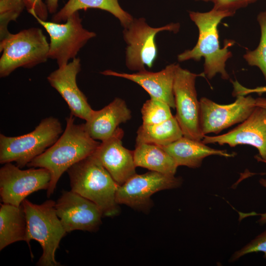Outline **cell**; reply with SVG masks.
I'll use <instances>...</instances> for the list:
<instances>
[{"label": "cell", "mask_w": 266, "mask_h": 266, "mask_svg": "<svg viewBox=\"0 0 266 266\" xmlns=\"http://www.w3.org/2000/svg\"><path fill=\"white\" fill-rule=\"evenodd\" d=\"M74 116L70 114L66 118L65 131L57 141L27 166L48 169L51 180L47 196L54 192L63 174L72 165L92 155L100 142L92 138L85 130L84 124H76Z\"/></svg>", "instance_id": "6da1fadb"}, {"label": "cell", "mask_w": 266, "mask_h": 266, "mask_svg": "<svg viewBox=\"0 0 266 266\" xmlns=\"http://www.w3.org/2000/svg\"><path fill=\"white\" fill-rule=\"evenodd\" d=\"M234 14L212 8L208 12H189L191 20L199 30V38L195 46L179 54L177 59L179 62L189 60L199 61L204 59L203 73L208 79H212L217 74L223 79H228L229 75L226 70V63L232 56L229 47L233 41H228L221 48L219 41L218 26L225 18Z\"/></svg>", "instance_id": "7a4b0ae2"}, {"label": "cell", "mask_w": 266, "mask_h": 266, "mask_svg": "<svg viewBox=\"0 0 266 266\" xmlns=\"http://www.w3.org/2000/svg\"><path fill=\"white\" fill-rule=\"evenodd\" d=\"M71 190L95 203L103 216L120 213L116 201L119 185L93 153L76 163L66 171Z\"/></svg>", "instance_id": "3957f363"}, {"label": "cell", "mask_w": 266, "mask_h": 266, "mask_svg": "<svg viewBox=\"0 0 266 266\" xmlns=\"http://www.w3.org/2000/svg\"><path fill=\"white\" fill-rule=\"evenodd\" d=\"M55 203L47 200L37 204L26 199L22 203L27 220L25 241L30 248V241L35 240L42 249L38 266H61L55 259V253L67 233L56 213Z\"/></svg>", "instance_id": "277c9868"}, {"label": "cell", "mask_w": 266, "mask_h": 266, "mask_svg": "<svg viewBox=\"0 0 266 266\" xmlns=\"http://www.w3.org/2000/svg\"><path fill=\"white\" fill-rule=\"evenodd\" d=\"M59 119L50 116L43 119L35 129L17 136L0 134V163L15 162L23 168L52 146L63 133Z\"/></svg>", "instance_id": "5b68a950"}, {"label": "cell", "mask_w": 266, "mask_h": 266, "mask_svg": "<svg viewBox=\"0 0 266 266\" xmlns=\"http://www.w3.org/2000/svg\"><path fill=\"white\" fill-rule=\"evenodd\" d=\"M49 50V43L40 28L9 33L0 42V77H7L19 67L31 68L45 62Z\"/></svg>", "instance_id": "8992f818"}, {"label": "cell", "mask_w": 266, "mask_h": 266, "mask_svg": "<svg viewBox=\"0 0 266 266\" xmlns=\"http://www.w3.org/2000/svg\"><path fill=\"white\" fill-rule=\"evenodd\" d=\"M179 23H170L154 28L149 26L144 18H133L123 31V38L127 46L125 63L131 70L140 71L151 68L158 56L156 42L157 34L162 31L177 33Z\"/></svg>", "instance_id": "52a82bcc"}, {"label": "cell", "mask_w": 266, "mask_h": 266, "mask_svg": "<svg viewBox=\"0 0 266 266\" xmlns=\"http://www.w3.org/2000/svg\"><path fill=\"white\" fill-rule=\"evenodd\" d=\"M46 31L50 36L49 58L55 60L58 67L76 58L78 52L95 33L83 27L78 11L71 14L65 23L41 20L33 12L30 13Z\"/></svg>", "instance_id": "ba28073f"}, {"label": "cell", "mask_w": 266, "mask_h": 266, "mask_svg": "<svg viewBox=\"0 0 266 266\" xmlns=\"http://www.w3.org/2000/svg\"><path fill=\"white\" fill-rule=\"evenodd\" d=\"M203 72L196 74L182 68L178 65L176 70L173 93L176 110V118L183 136L201 140L204 135L200 126V104L195 87L198 76H205Z\"/></svg>", "instance_id": "9c48e42d"}, {"label": "cell", "mask_w": 266, "mask_h": 266, "mask_svg": "<svg viewBox=\"0 0 266 266\" xmlns=\"http://www.w3.org/2000/svg\"><path fill=\"white\" fill-rule=\"evenodd\" d=\"M181 178L174 175L150 171L142 174H135L123 184L119 186L116 201L134 209L148 213L153 206L151 197L159 191L179 187Z\"/></svg>", "instance_id": "30bf717a"}, {"label": "cell", "mask_w": 266, "mask_h": 266, "mask_svg": "<svg viewBox=\"0 0 266 266\" xmlns=\"http://www.w3.org/2000/svg\"><path fill=\"white\" fill-rule=\"evenodd\" d=\"M21 168L11 163L4 164L0 168V196L2 203L20 206L30 194L48 189L51 175L48 169Z\"/></svg>", "instance_id": "8fae6325"}, {"label": "cell", "mask_w": 266, "mask_h": 266, "mask_svg": "<svg viewBox=\"0 0 266 266\" xmlns=\"http://www.w3.org/2000/svg\"><path fill=\"white\" fill-rule=\"evenodd\" d=\"M200 126L203 135L218 133L224 129L242 122L255 107L256 99L249 96H238L234 102L219 104L202 97L200 100Z\"/></svg>", "instance_id": "7c38bea8"}, {"label": "cell", "mask_w": 266, "mask_h": 266, "mask_svg": "<svg viewBox=\"0 0 266 266\" xmlns=\"http://www.w3.org/2000/svg\"><path fill=\"white\" fill-rule=\"evenodd\" d=\"M56 213L66 232H97L103 215L93 202L70 190H63L55 203Z\"/></svg>", "instance_id": "4fadbf2b"}, {"label": "cell", "mask_w": 266, "mask_h": 266, "mask_svg": "<svg viewBox=\"0 0 266 266\" xmlns=\"http://www.w3.org/2000/svg\"><path fill=\"white\" fill-rule=\"evenodd\" d=\"M201 141L204 144H226L231 147L253 146L259 151V156L255 158L266 163V109L256 106L246 120L232 130L217 136L205 135Z\"/></svg>", "instance_id": "5bb4252c"}, {"label": "cell", "mask_w": 266, "mask_h": 266, "mask_svg": "<svg viewBox=\"0 0 266 266\" xmlns=\"http://www.w3.org/2000/svg\"><path fill=\"white\" fill-rule=\"evenodd\" d=\"M81 66L80 59L75 58L66 65L58 67L48 76L47 79L66 102L70 114L87 121L94 110L77 84L76 77Z\"/></svg>", "instance_id": "9a60e30c"}, {"label": "cell", "mask_w": 266, "mask_h": 266, "mask_svg": "<svg viewBox=\"0 0 266 266\" xmlns=\"http://www.w3.org/2000/svg\"><path fill=\"white\" fill-rule=\"evenodd\" d=\"M124 134L119 127L111 136L101 141L93 153L119 186L136 174L133 151L123 146Z\"/></svg>", "instance_id": "2e32d148"}, {"label": "cell", "mask_w": 266, "mask_h": 266, "mask_svg": "<svg viewBox=\"0 0 266 266\" xmlns=\"http://www.w3.org/2000/svg\"><path fill=\"white\" fill-rule=\"evenodd\" d=\"M178 65L174 64L167 65L158 72L144 70L136 73H127L107 69L101 73L104 75L121 77L132 81L145 90L150 98L163 101L171 108H175L173 83Z\"/></svg>", "instance_id": "e0dca14e"}, {"label": "cell", "mask_w": 266, "mask_h": 266, "mask_svg": "<svg viewBox=\"0 0 266 266\" xmlns=\"http://www.w3.org/2000/svg\"><path fill=\"white\" fill-rule=\"evenodd\" d=\"M131 118V111L125 101L115 98L103 108L94 110L91 118L84 123V126L92 138L102 141L111 136L120 124Z\"/></svg>", "instance_id": "ac0fdd59"}, {"label": "cell", "mask_w": 266, "mask_h": 266, "mask_svg": "<svg viewBox=\"0 0 266 266\" xmlns=\"http://www.w3.org/2000/svg\"><path fill=\"white\" fill-rule=\"evenodd\" d=\"M201 140H197L183 136L176 141L165 146H160L174 159L178 166L191 168L200 167L203 159L210 155L226 158L233 157L235 153L208 147Z\"/></svg>", "instance_id": "d6986e66"}, {"label": "cell", "mask_w": 266, "mask_h": 266, "mask_svg": "<svg viewBox=\"0 0 266 266\" xmlns=\"http://www.w3.org/2000/svg\"><path fill=\"white\" fill-rule=\"evenodd\" d=\"M27 220L21 204L16 206L1 203L0 207V250L14 242L26 241Z\"/></svg>", "instance_id": "ffe728a7"}, {"label": "cell", "mask_w": 266, "mask_h": 266, "mask_svg": "<svg viewBox=\"0 0 266 266\" xmlns=\"http://www.w3.org/2000/svg\"><path fill=\"white\" fill-rule=\"evenodd\" d=\"M133 151L136 167L174 175L178 166L173 158L161 146L150 143L136 144Z\"/></svg>", "instance_id": "44dd1931"}, {"label": "cell", "mask_w": 266, "mask_h": 266, "mask_svg": "<svg viewBox=\"0 0 266 266\" xmlns=\"http://www.w3.org/2000/svg\"><path fill=\"white\" fill-rule=\"evenodd\" d=\"M88 8H97L109 12L119 20L124 28L133 19L130 13L121 7L118 0H68L54 14L52 21L57 23L66 21L73 13Z\"/></svg>", "instance_id": "7402d4cb"}, {"label": "cell", "mask_w": 266, "mask_h": 266, "mask_svg": "<svg viewBox=\"0 0 266 266\" xmlns=\"http://www.w3.org/2000/svg\"><path fill=\"white\" fill-rule=\"evenodd\" d=\"M183 136L175 116L157 124L141 125L136 133V144H169Z\"/></svg>", "instance_id": "603a6c76"}, {"label": "cell", "mask_w": 266, "mask_h": 266, "mask_svg": "<svg viewBox=\"0 0 266 266\" xmlns=\"http://www.w3.org/2000/svg\"><path fill=\"white\" fill-rule=\"evenodd\" d=\"M257 21L261 33L259 44L255 50L247 51L243 58L249 65L257 66L266 80V11L258 14Z\"/></svg>", "instance_id": "cb8c5ba5"}, {"label": "cell", "mask_w": 266, "mask_h": 266, "mask_svg": "<svg viewBox=\"0 0 266 266\" xmlns=\"http://www.w3.org/2000/svg\"><path fill=\"white\" fill-rule=\"evenodd\" d=\"M170 108L163 101L153 98L147 100L141 109L142 124H157L167 120L173 116Z\"/></svg>", "instance_id": "d4e9b609"}, {"label": "cell", "mask_w": 266, "mask_h": 266, "mask_svg": "<svg viewBox=\"0 0 266 266\" xmlns=\"http://www.w3.org/2000/svg\"><path fill=\"white\" fill-rule=\"evenodd\" d=\"M25 7L24 0H0V40L10 33L7 29L11 21H15Z\"/></svg>", "instance_id": "484cf974"}, {"label": "cell", "mask_w": 266, "mask_h": 266, "mask_svg": "<svg viewBox=\"0 0 266 266\" xmlns=\"http://www.w3.org/2000/svg\"><path fill=\"white\" fill-rule=\"evenodd\" d=\"M262 252L266 259V230L246 245L235 252L230 259L231 262L235 261L243 255L253 252Z\"/></svg>", "instance_id": "4316f807"}, {"label": "cell", "mask_w": 266, "mask_h": 266, "mask_svg": "<svg viewBox=\"0 0 266 266\" xmlns=\"http://www.w3.org/2000/svg\"><path fill=\"white\" fill-rule=\"evenodd\" d=\"M213 8L235 14L236 11L249 4L248 0H213Z\"/></svg>", "instance_id": "83f0119b"}, {"label": "cell", "mask_w": 266, "mask_h": 266, "mask_svg": "<svg viewBox=\"0 0 266 266\" xmlns=\"http://www.w3.org/2000/svg\"><path fill=\"white\" fill-rule=\"evenodd\" d=\"M24 1L29 13L33 12L41 20H46L49 12L46 4L42 0H24Z\"/></svg>", "instance_id": "f1b7e54d"}, {"label": "cell", "mask_w": 266, "mask_h": 266, "mask_svg": "<svg viewBox=\"0 0 266 266\" xmlns=\"http://www.w3.org/2000/svg\"><path fill=\"white\" fill-rule=\"evenodd\" d=\"M232 83L233 86V96H246L249 94L254 93L261 95L263 93H266V86L250 89L244 87L236 80L233 81Z\"/></svg>", "instance_id": "f546056e"}, {"label": "cell", "mask_w": 266, "mask_h": 266, "mask_svg": "<svg viewBox=\"0 0 266 266\" xmlns=\"http://www.w3.org/2000/svg\"><path fill=\"white\" fill-rule=\"evenodd\" d=\"M59 0H46V4L48 12L51 14L56 13L58 7Z\"/></svg>", "instance_id": "4dcf8cb0"}, {"label": "cell", "mask_w": 266, "mask_h": 266, "mask_svg": "<svg viewBox=\"0 0 266 266\" xmlns=\"http://www.w3.org/2000/svg\"><path fill=\"white\" fill-rule=\"evenodd\" d=\"M259 182L263 186L266 188V179L262 178ZM256 215H260L261 217L258 221L261 224L266 223V212L261 214L257 213Z\"/></svg>", "instance_id": "1f68e13d"}, {"label": "cell", "mask_w": 266, "mask_h": 266, "mask_svg": "<svg viewBox=\"0 0 266 266\" xmlns=\"http://www.w3.org/2000/svg\"><path fill=\"white\" fill-rule=\"evenodd\" d=\"M256 105L266 109V99L263 98L256 99Z\"/></svg>", "instance_id": "d6a6232c"}, {"label": "cell", "mask_w": 266, "mask_h": 266, "mask_svg": "<svg viewBox=\"0 0 266 266\" xmlns=\"http://www.w3.org/2000/svg\"><path fill=\"white\" fill-rule=\"evenodd\" d=\"M196 0V1H205V2H209V1L212 2V1H213V0Z\"/></svg>", "instance_id": "836d02e7"}, {"label": "cell", "mask_w": 266, "mask_h": 266, "mask_svg": "<svg viewBox=\"0 0 266 266\" xmlns=\"http://www.w3.org/2000/svg\"><path fill=\"white\" fill-rule=\"evenodd\" d=\"M258 0H248V2L249 4L251 3L252 2H255L257 1Z\"/></svg>", "instance_id": "e575fe53"}, {"label": "cell", "mask_w": 266, "mask_h": 266, "mask_svg": "<svg viewBox=\"0 0 266 266\" xmlns=\"http://www.w3.org/2000/svg\"><path fill=\"white\" fill-rule=\"evenodd\" d=\"M261 174H262V175H266V173H261Z\"/></svg>", "instance_id": "d590c367"}]
</instances>
